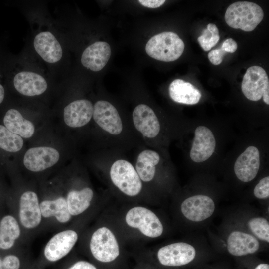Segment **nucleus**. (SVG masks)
Instances as JSON below:
<instances>
[{
    "mask_svg": "<svg viewBox=\"0 0 269 269\" xmlns=\"http://www.w3.org/2000/svg\"><path fill=\"white\" fill-rule=\"evenodd\" d=\"M264 17L262 8L255 3L237 1L227 8L225 20L231 28L249 32L255 29Z\"/></svg>",
    "mask_w": 269,
    "mask_h": 269,
    "instance_id": "1",
    "label": "nucleus"
},
{
    "mask_svg": "<svg viewBox=\"0 0 269 269\" xmlns=\"http://www.w3.org/2000/svg\"><path fill=\"white\" fill-rule=\"evenodd\" d=\"M184 43L172 32H163L152 37L145 46L147 54L151 58L164 62L178 59L182 54Z\"/></svg>",
    "mask_w": 269,
    "mask_h": 269,
    "instance_id": "2",
    "label": "nucleus"
},
{
    "mask_svg": "<svg viewBox=\"0 0 269 269\" xmlns=\"http://www.w3.org/2000/svg\"><path fill=\"white\" fill-rule=\"evenodd\" d=\"M109 175L113 184L122 193L129 196L139 194L142 182L134 166L123 158L114 160L110 168Z\"/></svg>",
    "mask_w": 269,
    "mask_h": 269,
    "instance_id": "3",
    "label": "nucleus"
},
{
    "mask_svg": "<svg viewBox=\"0 0 269 269\" xmlns=\"http://www.w3.org/2000/svg\"><path fill=\"white\" fill-rule=\"evenodd\" d=\"M241 89L248 100L258 101L261 98L269 105V81L265 70L259 66H252L247 69L243 77Z\"/></svg>",
    "mask_w": 269,
    "mask_h": 269,
    "instance_id": "4",
    "label": "nucleus"
},
{
    "mask_svg": "<svg viewBox=\"0 0 269 269\" xmlns=\"http://www.w3.org/2000/svg\"><path fill=\"white\" fill-rule=\"evenodd\" d=\"M128 226L138 229L144 235L156 238L163 233V225L156 215L151 210L141 206L130 209L125 216Z\"/></svg>",
    "mask_w": 269,
    "mask_h": 269,
    "instance_id": "5",
    "label": "nucleus"
},
{
    "mask_svg": "<svg viewBox=\"0 0 269 269\" xmlns=\"http://www.w3.org/2000/svg\"><path fill=\"white\" fill-rule=\"evenodd\" d=\"M90 248L94 257L103 263L114 261L120 253L119 245L114 234L106 227L99 228L93 233Z\"/></svg>",
    "mask_w": 269,
    "mask_h": 269,
    "instance_id": "6",
    "label": "nucleus"
},
{
    "mask_svg": "<svg viewBox=\"0 0 269 269\" xmlns=\"http://www.w3.org/2000/svg\"><path fill=\"white\" fill-rule=\"evenodd\" d=\"M97 125L106 134L118 136L124 130V123L118 111L110 102L99 100L93 105L92 116Z\"/></svg>",
    "mask_w": 269,
    "mask_h": 269,
    "instance_id": "7",
    "label": "nucleus"
},
{
    "mask_svg": "<svg viewBox=\"0 0 269 269\" xmlns=\"http://www.w3.org/2000/svg\"><path fill=\"white\" fill-rule=\"evenodd\" d=\"M132 120L135 129L146 140H153L159 136L161 122L154 110L147 105L136 106L133 111Z\"/></svg>",
    "mask_w": 269,
    "mask_h": 269,
    "instance_id": "8",
    "label": "nucleus"
},
{
    "mask_svg": "<svg viewBox=\"0 0 269 269\" xmlns=\"http://www.w3.org/2000/svg\"><path fill=\"white\" fill-rule=\"evenodd\" d=\"M32 43L35 52L45 62L55 64L62 60V45L51 31L45 30L37 32Z\"/></svg>",
    "mask_w": 269,
    "mask_h": 269,
    "instance_id": "9",
    "label": "nucleus"
},
{
    "mask_svg": "<svg viewBox=\"0 0 269 269\" xmlns=\"http://www.w3.org/2000/svg\"><path fill=\"white\" fill-rule=\"evenodd\" d=\"M13 84L16 90L26 96H38L48 88L45 77L40 73L29 69H23L15 73Z\"/></svg>",
    "mask_w": 269,
    "mask_h": 269,
    "instance_id": "10",
    "label": "nucleus"
},
{
    "mask_svg": "<svg viewBox=\"0 0 269 269\" xmlns=\"http://www.w3.org/2000/svg\"><path fill=\"white\" fill-rule=\"evenodd\" d=\"M196 251L192 245L184 242L172 243L161 247L157 252L159 262L164 266L177 267L193 260Z\"/></svg>",
    "mask_w": 269,
    "mask_h": 269,
    "instance_id": "11",
    "label": "nucleus"
},
{
    "mask_svg": "<svg viewBox=\"0 0 269 269\" xmlns=\"http://www.w3.org/2000/svg\"><path fill=\"white\" fill-rule=\"evenodd\" d=\"M216 139L212 131L205 126H199L194 131V136L190 151V157L194 162L208 160L213 154Z\"/></svg>",
    "mask_w": 269,
    "mask_h": 269,
    "instance_id": "12",
    "label": "nucleus"
},
{
    "mask_svg": "<svg viewBox=\"0 0 269 269\" xmlns=\"http://www.w3.org/2000/svg\"><path fill=\"white\" fill-rule=\"evenodd\" d=\"M260 154L257 147L251 145L237 157L234 170L238 179L244 182H248L255 178L260 165Z\"/></svg>",
    "mask_w": 269,
    "mask_h": 269,
    "instance_id": "13",
    "label": "nucleus"
},
{
    "mask_svg": "<svg viewBox=\"0 0 269 269\" xmlns=\"http://www.w3.org/2000/svg\"><path fill=\"white\" fill-rule=\"evenodd\" d=\"M181 210L188 220L200 222L210 217L215 210L213 200L209 196L196 195L187 198L182 203Z\"/></svg>",
    "mask_w": 269,
    "mask_h": 269,
    "instance_id": "14",
    "label": "nucleus"
},
{
    "mask_svg": "<svg viewBox=\"0 0 269 269\" xmlns=\"http://www.w3.org/2000/svg\"><path fill=\"white\" fill-rule=\"evenodd\" d=\"M60 155L55 148L40 146L29 149L23 158L25 167L33 172H39L52 167L59 160Z\"/></svg>",
    "mask_w": 269,
    "mask_h": 269,
    "instance_id": "15",
    "label": "nucleus"
},
{
    "mask_svg": "<svg viewBox=\"0 0 269 269\" xmlns=\"http://www.w3.org/2000/svg\"><path fill=\"white\" fill-rule=\"evenodd\" d=\"M78 240L77 233L72 230L60 232L52 237L44 249V256L51 261H57L67 255Z\"/></svg>",
    "mask_w": 269,
    "mask_h": 269,
    "instance_id": "16",
    "label": "nucleus"
},
{
    "mask_svg": "<svg viewBox=\"0 0 269 269\" xmlns=\"http://www.w3.org/2000/svg\"><path fill=\"white\" fill-rule=\"evenodd\" d=\"M93 105L86 99L73 101L66 106L63 111L65 124L71 128H79L87 124L93 116Z\"/></svg>",
    "mask_w": 269,
    "mask_h": 269,
    "instance_id": "17",
    "label": "nucleus"
},
{
    "mask_svg": "<svg viewBox=\"0 0 269 269\" xmlns=\"http://www.w3.org/2000/svg\"><path fill=\"white\" fill-rule=\"evenodd\" d=\"M111 54V47L108 43L96 41L83 51L81 62L87 69L97 72L102 70L107 64Z\"/></svg>",
    "mask_w": 269,
    "mask_h": 269,
    "instance_id": "18",
    "label": "nucleus"
},
{
    "mask_svg": "<svg viewBox=\"0 0 269 269\" xmlns=\"http://www.w3.org/2000/svg\"><path fill=\"white\" fill-rule=\"evenodd\" d=\"M41 213L36 194L33 191L23 193L20 199L19 219L25 228L37 227L41 220Z\"/></svg>",
    "mask_w": 269,
    "mask_h": 269,
    "instance_id": "19",
    "label": "nucleus"
},
{
    "mask_svg": "<svg viewBox=\"0 0 269 269\" xmlns=\"http://www.w3.org/2000/svg\"><path fill=\"white\" fill-rule=\"evenodd\" d=\"M259 248L258 241L252 235L241 231H233L227 239V249L232 255L242 256L256 252Z\"/></svg>",
    "mask_w": 269,
    "mask_h": 269,
    "instance_id": "20",
    "label": "nucleus"
},
{
    "mask_svg": "<svg viewBox=\"0 0 269 269\" xmlns=\"http://www.w3.org/2000/svg\"><path fill=\"white\" fill-rule=\"evenodd\" d=\"M160 160V155L155 150L146 149L139 153L134 167L141 181L149 182L153 179Z\"/></svg>",
    "mask_w": 269,
    "mask_h": 269,
    "instance_id": "21",
    "label": "nucleus"
},
{
    "mask_svg": "<svg viewBox=\"0 0 269 269\" xmlns=\"http://www.w3.org/2000/svg\"><path fill=\"white\" fill-rule=\"evenodd\" d=\"M169 94L174 102L186 105L196 104L201 97L199 90L190 83L180 79H175L171 83Z\"/></svg>",
    "mask_w": 269,
    "mask_h": 269,
    "instance_id": "22",
    "label": "nucleus"
},
{
    "mask_svg": "<svg viewBox=\"0 0 269 269\" xmlns=\"http://www.w3.org/2000/svg\"><path fill=\"white\" fill-rule=\"evenodd\" d=\"M3 123L7 129L21 137L30 138L34 133L33 124L24 118L17 110H8L4 117Z\"/></svg>",
    "mask_w": 269,
    "mask_h": 269,
    "instance_id": "23",
    "label": "nucleus"
},
{
    "mask_svg": "<svg viewBox=\"0 0 269 269\" xmlns=\"http://www.w3.org/2000/svg\"><path fill=\"white\" fill-rule=\"evenodd\" d=\"M93 195V191L89 187L69 192L66 200L71 215H79L85 211L90 205Z\"/></svg>",
    "mask_w": 269,
    "mask_h": 269,
    "instance_id": "24",
    "label": "nucleus"
},
{
    "mask_svg": "<svg viewBox=\"0 0 269 269\" xmlns=\"http://www.w3.org/2000/svg\"><path fill=\"white\" fill-rule=\"evenodd\" d=\"M39 205L41 215L44 217L55 216L61 223H66L71 219L66 200L63 197L54 200H44Z\"/></svg>",
    "mask_w": 269,
    "mask_h": 269,
    "instance_id": "25",
    "label": "nucleus"
},
{
    "mask_svg": "<svg viewBox=\"0 0 269 269\" xmlns=\"http://www.w3.org/2000/svg\"><path fill=\"white\" fill-rule=\"evenodd\" d=\"M20 234V230L16 220L11 215L4 217L0 223V248H11Z\"/></svg>",
    "mask_w": 269,
    "mask_h": 269,
    "instance_id": "26",
    "label": "nucleus"
},
{
    "mask_svg": "<svg viewBox=\"0 0 269 269\" xmlns=\"http://www.w3.org/2000/svg\"><path fill=\"white\" fill-rule=\"evenodd\" d=\"M23 140L21 136L15 134L5 126L0 125V148L10 152H16L21 150Z\"/></svg>",
    "mask_w": 269,
    "mask_h": 269,
    "instance_id": "27",
    "label": "nucleus"
},
{
    "mask_svg": "<svg viewBox=\"0 0 269 269\" xmlns=\"http://www.w3.org/2000/svg\"><path fill=\"white\" fill-rule=\"evenodd\" d=\"M220 39L219 30L216 25L209 23L207 28L203 30L197 40L202 49L207 51L218 43Z\"/></svg>",
    "mask_w": 269,
    "mask_h": 269,
    "instance_id": "28",
    "label": "nucleus"
},
{
    "mask_svg": "<svg viewBox=\"0 0 269 269\" xmlns=\"http://www.w3.org/2000/svg\"><path fill=\"white\" fill-rule=\"evenodd\" d=\"M248 226L252 233L259 239L269 242V224L268 221L262 217L250 219Z\"/></svg>",
    "mask_w": 269,
    "mask_h": 269,
    "instance_id": "29",
    "label": "nucleus"
},
{
    "mask_svg": "<svg viewBox=\"0 0 269 269\" xmlns=\"http://www.w3.org/2000/svg\"><path fill=\"white\" fill-rule=\"evenodd\" d=\"M254 196L259 199H265L269 196V177L262 178L254 189Z\"/></svg>",
    "mask_w": 269,
    "mask_h": 269,
    "instance_id": "30",
    "label": "nucleus"
},
{
    "mask_svg": "<svg viewBox=\"0 0 269 269\" xmlns=\"http://www.w3.org/2000/svg\"><path fill=\"white\" fill-rule=\"evenodd\" d=\"M20 261L16 256L10 255L3 260L0 258V269H19Z\"/></svg>",
    "mask_w": 269,
    "mask_h": 269,
    "instance_id": "31",
    "label": "nucleus"
},
{
    "mask_svg": "<svg viewBox=\"0 0 269 269\" xmlns=\"http://www.w3.org/2000/svg\"><path fill=\"white\" fill-rule=\"evenodd\" d=\"M226 53L221 48L216 49L209 52L208 57L212 64L218 65L222 62L223 57Z\"/></svg>",
    "mask_w": 269,
    "mask_h": 269,
    "instance_id": "32",
    "label": "nucleus"
},
{
    "mask_svg": "<svg viewBox=\"0 0 269 269\" xmlns=\"http://www.w3.org/2000/svg\"><path fill=\"white\" fill-rule=\"evenodd\" d=\"M238 47V45L235 41L232 38L226 39L222 43L221 49L226 53H234Z\"/></svg>",
    "mask_w": 269,
    "mask_h": 269,
    "instance_id": "33",
    "label": "nucleus"
},
{
    "mask_svg": "<svg viewBox=\"0 0 269 269\" xmlns=\"http://www.w3.org/2000/svg\"><path fill=\"white\" fill-rule=\"evenodd\" d=\"M138 2L143 6L151 8L160 7L164 3V0H139Z\"/></svg>",
    "mask_w": 269,
    "mask_h": 269,
    "instance_id": "34",
    "label": "nucleus"
},
{
    "mask_svg": "<svg viewBox=\"0 0 269 269\" xmlns=\"http://www.w3.org/2000/svg\"><path fill=\"white\" fill-rule=\"evenodd\" d=\"M68 269H97V268L89 262L80 261L75 263Z\"/></svg>",
    "mask_w": 269,
    "mask_h": 269,
    "instance_id": "35",
    "label": "nucleus"
},
{
    "mask_svg": "<svg viewBox=\"0 0 269 269\" xmlns=\"http://www.w3.org/2000/svg\"><path fill=\"white\" fill-rule=\"evenodd\" d=\"M5 97V89L3 85L0 83V104L2 102Z\"/></svg>",
    "mask_w": 269,
    "mask_h": 269,
    "instance_id": "36",
    "label": "nucleus"
},
{
    "mask_svg": "<svg viewBox=\"0 0 269 269\" xmlns=\"http://www.w3.org/2000/svg\"><path fill=\"white\" fill-rule=\"evenodd\" d=\"M255 269H269V265L267 264L262 263L258 265Z\"/></svg>",
    "mask_w": 269,
    "mask_h": 269,
    "instance_id": "37",
    "label": "nucleus"
}]
</instances>
